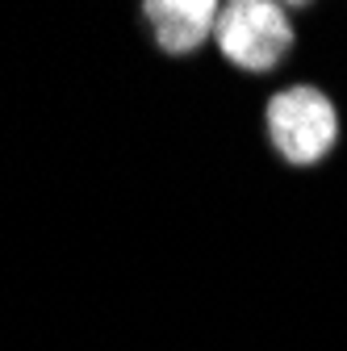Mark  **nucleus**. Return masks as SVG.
I'll return each mask as SVG.
<instances>
[{
  "label": "nucleus",
  "mask_w": 347,
  "mask_h": 351,
  "mask_svg": "<svg viewBox=\"0 0 347 351\" xmlns=\"http://www.w3.org/2000/svg\"><path fill=\"white\" fill-rule=\"evenodd\" d=\"M268 138L276 155L293 167H314L335 155L339 147V105L322 93L318 84H289L276 97H268L264 109Z\"/></svg>",
  "instance_id": "obj_1"
},
{
  "label": "nucleus",
  "mask_w": 347,
  "mask_h": 351,
  "mask_svg": "<svg viewBox=\"0 0 347 351\" xmlns=\"http://www.w3.org/2000/svg\"><path fill=\"white\" fill-rule=\"evenodd\" d=\"M213 42H218V51L230 67L268 75L289 59L297 34L289 21V9L276 5V0H235V5H222Z\"/></svg>",
  "instance_id": "obj_2"
},
{
  "label": "nucleus",
  "mask_w": 347,
  "mask_h": 351,
  "mask_svg": "<svg viewBox=\"0 0 347 351\" xmlns=\"http://www.w3.org/2000/svg\"><path fill=\"white\" fill-rule=\"evenodd\" d=\"M143 13L167 55H189L218 29L222 5H213V0H151V5H143Z\"/></svg>",
  "instance_id": "obj_3"
}]
</instances>
